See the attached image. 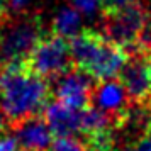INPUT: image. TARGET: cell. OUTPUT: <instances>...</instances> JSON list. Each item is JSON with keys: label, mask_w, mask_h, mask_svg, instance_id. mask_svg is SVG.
Instances as JSON below:
<instances>
[{"label": "cell", "mask_w": 151, "mask_h": 151, "mask_svg": "<svg viewBox=\"0 0 151 151\" xmlns=\"http://www.w3.org/2000/svg\"><path fill=\"white\" fill-rule=\"evenodd\" d=\"M70 49L73 66L92 76L97 83L119 76L129 60V53L122 46L93 29H82V32L71 37Z\"/></svg>", "instance_id": "cell-2"}, {"label": "cell", "mask_w": 151, "mask_h": 151, "mask_svg": "<svg viewBox=\"0 0 151 151\" xmlns=\"http://www.w3.org/2000/svg\"><path fill=\"white\" fill-rule=\"evenodd\" d=\"M146 55V61H148V68H150V73H151V53H144Z\"/></svg>", "instance_id": "cell-20"}, {"label": "cell", "mask_w": 151, "mask_h": 151, "mask_svg": "<svg viewBox=\"0 0 151 151\" xmlns=\"http://www.w3.org/2000/svg\"><path fill=\"white\" fill-rule=\"evenodd\" d=\"M49 151H85V148L76 137H56Z\"/></svg>", "instance_id": "cell-13"}, {"label": "cell", "mask_w": 151, "mask_h": 151, "mask_svg": "<svg viewBox=\"0 0 151 151\" xmlns=\"http://www.w3.org/2000/svg\"><path fill=\"white\" fill-rule=\"evenodd\" d=\"M151 12L144 9L139 2L131 5L126 10H121L114 15H107L104 21V34L110 41L122 46L127 53L136 51L139 36L143 32Z\"/></svg>", "instance_id": "cell-5"}, {"label": "cell", "mask_w": 151, "mask_h": 151, "mask_svg": "<svg viewBox=\"0 0 151 151\" xmlns=\"http://www.w3.org/2000/svg\"><path fill=\"white\" fill-rule=\"evenodd\" d=\"M7 14H9L7 0H0V24H4L7 21Z\"/></svg>", "instance_id": "cell-18"}, {"label": "cell", "mask_w": 151, "mask_h": 151, "mask_svg": "<svg viewBox=\"0 0 151 151\" xmlns=\"http://www.w3.org/2000/svg\"><path fill=\"white\" fill-rule=\"evenodd\" d=\"M5 126H7V121L4 119L2 112H0V136H4V134H5Z\"/></svg>", "instance_id": "cell-19"}, {"label": "cell", "mask_w": 151, "mask_h": 151, "mask_svg": "<svg viewBox=\"0 0 151 151\" xmlns=\"http://www.w3.org/2000/svg\"><path fill=\"white\" fill-rule=\"evenodd\" d=\"M44 119L49 124L55 137H76L82 127V110L70 109L58 100L49 102L44 110Z\"/></svg>", "instance_id": "cell-10"}, {"label": "cell", "mask_w": 151, "mask_h": 151, "mask_svg": "<svg viewBox=\"0 0 151 151\" xmlns=\"http://www.w3.org/2000/svg\"><path fill=\"white\" fill-rule=\"evenodd\" d=\"M14 136L24 151H49L56 139L44 116L31 117L14 126Z\"/></svg>", "instance_id": "cell-9"}, {"label": "cell", "mask_w": 151, "mask_h": 151, "mask_svg": "<svg viewBox=\"0 0 151 151\" xmlns=\"http://www.w3.org/2000/svg\"><path fill=\"white\" fill-rule=\"evenodd\" d=\"M51 93L49 82L27 65L0 66V112L10 127L42 116Z\"/></svg>", "instance_id": "cell-1"}, {"label": "cell", "mask_w": 151, "mask_h": 151, "mask_svg": "<svg viewBox=\"0 0 151 151\" xmlns=\"http://www.w3.org/2000/svg\"><path fill=\"white\" fill-rule=\"evenodd\" d=\"M26 65L34 70L36 73H39L42 78L55 80L58 76H61L63 73L73 68L70 41L61 36L48 32L36 46Z\"/></svg>", "instance_id": "cell-4"}, {"label": "cell", "mask_w": 151, "mask_h": 151, "mask_svg": "<svg viewBox=\"0 0 151 151\" xmlns=\"http://www.w3.org/2000/svg\"><path fill=\"white\" fill-rule=\"evenodd\" d=\"M92 105H95L97 109L105 112L116 121V129L117 124L121 122V119L126 116V112L132 105L127 92L124 88L119 78L105 80V82L95 83L93 88V97H92Z\"/></svg>", "instance_id": "cell-8"}, {"label": "cell", "mask_w": 151, "mask_h": 151, "mask_svg": "<svg viewBox=\"0 0 151 151\" xmlns=\"http://www.w3.org/2000/svg\"><path fill=\"white\" fill-rule=\"evenodd\" d=\"M119 80L132 104H144L151 100V73L146 55H132L119 73Z\"/></svg>", "instance_id": "cell-7"}, {"label": "cell", "mask_w": 151, "mask_h": 151, "mask_svg": "<svg viewBox=\"0 0 151 151\" xmlns=\"http://www.w3.org/2000/svg\"><path fill=\"white\" fill-rule=\"evenodd\" d=\"M71 7L83 15H93L102 9V0H71Z\"/></svg>", "instance_id": "cell-14"}, {"label": "cell", "mask_w": 151, "mask_h": 151, "mask_svg": "<svg viewBox=\"0 0 151 151\" xmlns=\"http://www.w3.org/2000/svg\"><path fill=\"white\" fill-rule=\"evenodd\" d=\"M134 4H137V0H102L100 12L104 14V17H107V15H114L121 10H126Z\"/></svg>", "instance_id": "cell-12"}, {"label": "cell", "mask_w": 151, "mask_h": 151, "mask_svg": "<svg viewBox=\"0 0 151 151\" xmlns=\"http://www.w3.org/2000/svg\"><path fill=\"white\" fill-rule=\"evenodd\" d=\"M7 5L10 12L19 15V14H24V10L27 9L29 0H7Z\"/></svg>", "instance_id": "cell-17"}, {"label": "cell", "mask_w": 151, "mask_h": 151, "mask_svg": "<svg viewBox=\"0 0 151 151\" xmlns=\"http://www.w3.org/2000/svg\"><path fill=\"white\" fill-rule=\"evenodd\" d=\"M51 32L70 41L78 32H82V14L75 7L60 9L51 22Z\"/></svg>", "instance_id": "cell-11"}, {"label": "cell", "mask_w": 151, "mask_h": 151, "mask_svg": "<svg viewBox=\"0 0 151 151\" xmlns=\"http://www.w3.org/2000/svg\"><path fill=\"white\" fill-rule=\"evenodd\" d=\"M127 151H151V129L146 131L139 139H136L127 148Z\"/></svg>", "instance_id": "cell-15"}, {"label": "cell", "mask_w": 151, "mask_h": 151, "mask_svg": "<svg viewBox=\"0 0 151 151\" xmlns=\"http://www.w3.org/2000/svg\"><path fill=\"white\" fill-rule=\"evenodd\" d=\"M0 151H21V146L15 136H10V134L0 136Z\"/></svg>", "instance_id": "cell-16"}, {"label": "cell", "mask_w": 151, "mask_h": 151, "mask_svg": "<svg viewBox=\"0 0 151 151\" xmlns=\"http://www.w3.org/2000/svg\"><path fill=\"white\" fill-rule=\"evenodd\" d=\"M95 83L97 82L92 76L73 66L61 76L55 78L53 95L60 104L66 105L70 109L85 110L92 105Z\"/></svg>", "instance_id": "cell-6"}, {"label": "cell", "mask_w": 151, "mask_h": 151, "mask_svg": "<svg viewBox=\"0 0 151 151\" xmlns=\"http://www.w3.org/2000/svg\"><path fill=\"white\" fill-rule=\"evenodd\" d=\"M48 34L39 15L19 14L0 24V65H26L36 46Z\"/></svg>", "instance_id": "cell-3"}]
</instances>
